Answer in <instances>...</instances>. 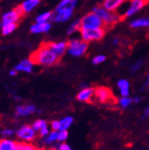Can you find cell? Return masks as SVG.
Here are the masks:
<instances>
[{
    "instance_id": "1",
    "label": "cell",
    "mask_w": 149,
    "mask_h": 150,
    "mask_svg": "<svg viewBox=\"0 0 149 150\" xmlns=\"http://www.w3.org/2000/svg\"><path fill=\"white\" fill-rule=\"evenodd\" d=\"M29 59L33 62V64L49 67L57 64L59 62L61 58H59L49 48L47 42H44L39 47L38 50H35L30 55Z\"/></svg>"
},
{
    "instance_id": "2",
    "label": "cell",
    "mask_w": 149,
    "mask_h": 150,
    "mask_svg": "<svg viewBox=\"0 0 149 150\" xmlns=\"http://www.w3.org/2000/svg\"><path fill=\"white\" fill-rule=\"evenodd\" d=\"M92 12H94L102 19V23L105 28L114 26L123 19L121 14H119L117 12H110L106 9H104L102 6H94Z\"/></svg>"
},
{
    "instance_id": "3",
    "label": "cell",
    "mask_w": 149,
    "mask_h": 150,
    "mask_svg": "<svg viewBox=\"0 0 149 150\" xmlns=\"http://www.w3.org/2000/svg\"><path fill=\"white\" fill-rule=\"evenodd\" d=\"M88 50V42L80 40L72 39L68 42L67 52L72 57H81L86 53Z\"/></svg>"
},
{
    "instance_id": "4",
    "label": "cell",
    "mask_w": 149,
    "mask_h": 150,
    "mask_svg": "<svg viewBox=\"0 0 149 150\" xmlns=\"http://www.w3.org/2000/svg\"><path fill=\"white\" fill-rule=\"evenodd\" d=\"M81 40L86 42L101 40L105 35V28H81L80 30Z\"/></svg>"
},
{
    "instance_id": "5",
    "label": "cell",
    "mask_w": 149,
    "mask_h": 150,
    "mask_svg": "<svg viewBox=\"0 0 149 150\" xmlns=\"http://www.w3.org/2000/svg\"><path fill=\"white\" fill-rule=\"evenodd\" d=\"M81 28H105L102 23V19L94 12L88 13L83 18H81Z\"/></svg>"
},
{
    "instance_id": "6",
    "label": "cell",
    "mask_w": 149,
    "mask_h": 150,
    "mask_svg": "<svg viewBox=\"0 0 149 150\" xmlns=\"http://www.w3.org/2000/svg\"><path fill=\"white\" fill-rule=\"evenodd\" d=\"M94 98L98 103H108L110 102H114V94L108 87L99 86L94 89Z\"/></svg>"
},
{
    "instance_id": "7",
    "label": "cell",
    "mask_w": 149,
    "mask_h": 150,
    "mask_svg": "<svg viewBox=\"0 0 149 150\" xmlns=\"http://www.w3.org/2000/svg\"><path fill=\"white\" fill-rule=\"evenodd\" d=\"M23 15L24 13L21 11L19 6H18L17 8H15L9 12L6 13L5 15H3L2 21H1V23H0V27L3 28L4 26L9 23H18Z\"/></svg>"
},
{
    "instance_id": "8",
    "label": "cell",
    "mask_w": 149,
    "mask_h": 150,
    "mask_svg": "<svg viewBox=\"0 0 149 150\" xmlns=\"http://www.w3.org/2000/svg\"><path fill=\"white\" fill-rule=\"evenodd\" d=\"M17 137L25 142H32L36 138V131L32 128V126L28 125H22L20 128L16 131Z\"/></svg>"
},
{
    "instance_id": "9",
    "label": "cell",
    "mask_w": 149,
    "mask_h": 150,
    "mask_svg": "<svg viewBox=\"0 0 149 150\" xmlns=\"http://www.w3.org/2000/svg\"><path fill=\"white\" fill-rule=\"evenodd\" d=\"M40 112L41 111L37 108L36 105L31 103H28V104H22V105H18L16 108V114H15V116L17 118H20V117H27L30 115H33L35 112Z\"/></svg>"
},
{
    "instance_id": "10",
    "label": "cell",
    "mask_w": 149,
    "mask_h": 150,
    "mask_svg": "<svg viewBox=\"0 0 149 150\" xmlns=\"http://www.w3.org/2000/svg\"><path fill=\"white\" fill-rule=\"evenodd\" d=\"M145 0H130L129 1V6L125 10L124 17V18H130L133 15H136L137 12H139L143 7L146 5Z\"/></svg>"
},
{
    "instance_id": "11",
    "label": "cell",
    "mask_w": 149,
    "mask_h": 150,
    "mask_svg": "<svg viewBox=\"0 0 149 150\" xmlns=\"http://www.w3.org/2000/svg\"><path fill=\"white\" fill-rule=\"evenodd\" d=\"M49 48L54 52V53L59 57L61 58L64 53L67 51L68 48V42L61 41V42H47Z\"/></svg>"
},
{
    "instance_id": "12",
    "label": "cell",
    "mask_w": 149,
    "mask_h": 150,
    "mask_svg": "<svg viewBox=\"0 0 149 150\" xmlns=\"http://www.w3.org/2000/svg\"><path fill=\"white\" fill-rule=\"evenodd\" d=\"M93 98H94V88L92 87L81 89L76 96V99L83 103H91Z\"/></svg>"
},
{
    "instance_id": "13",
    "label": "cell",
    "mask_w": 149,
    "mask_h": 150,
    "mask_svg": "<svg viewBox=\"0 0 149 150\" xmlns=\"http://www.w3.org/2000/svg\"><path fill=\"white\" fill-rule=\"evenodd\" d=\"M123 3L122 0H104L102 6L110 12H117Z\"/></svg>"
},
{
    "instance_id": "14",
    "label": "cell",
    "mask_w": 149,
    "mask_h": 150,
    "mask_svg": "<svg viewBox=\"0 0 149 150\" xmlns=\"http://www.w3.org/2000/svg\"><path fill=\"white\" fill-rule=\"evenodd\" d=\"M33 65H34L33 62L29 59H23V61L16 65L15 70L17 71H23L27 73H30L32 72V70H33Z\"/></svg>"
},
{
    "instance_id": "15",
    "label": "cell",
    "mask_w": 149,
    "mask_h": 150,
    "mask_svg": "<svg viewBox=\"0 0 149 150\" xmlns=\"http://www.w3.org/2000/svg\"><path fill=\"white\" fill-rule=\"evenodd\" d=\"M117 87L119 89L122 97H129L130 94V82L125 80L121 79L117 81Z\"/></svg>"
},
{
    "instance_id": "16",
    "label": "cell",
    "mask_w": 149,
    "mask_h": 150,
    "mask_svg": "<svg viewBox=\"0 0 149 150\" xmlns=\"http://www.w3.org/2000/svg\"><path fill=\"white\" fill-rule=\"evenodd\" d=\"M72 16L71 10H59L55 11V15L53 16V20L55 22H66L69 20Z\"/></svg>"
},
{
    "instance_id": "17",
    "label": "cell",
    "mask_w": 149,
    "mask_h": 150,
    "mask_svg": "<svg viewBox=\"0 0 149 150\" xmlns=\"http://www.w3.org/2000/svg\"><path fill=\"white\" fill-rule=\"evenodd\" d=\"M78 0H61L56 8V11L59 10H71L75 8Z\"/></svg>"
},
{
    "instance_id": "18",
    "label": "cell",
    "mask_w": 149,
    "mask_h": 150,
    "mask_svg": "<svg viewBox=\"0 0 149 150\" xmlns=\"http://www.w3.org/2000/svg\"><path fill=\"white\" fill-rule=\"evenodd\" d=\"M51 28V24L49 22H45V23H36L31 26L30 31L34 34H39V33H44L48 32Z\"/></svg>"
},
{
    "instance_id": "19",
    "label": "cell",
    "mask_w": 149,
    "mask_h": 150,
    "mask_svg": "<svg viewBox=\"0 0 149 150\" xmlns=\"http://www.w3.org/2000/svg\"><path fill=\"white\" fill-rule=\"evenodd\" d=\"M41 0H26L25 2L22 3L19 6V8L21 9V11L24 13V15L26 13L30 12L35 6H38L40 3Z\"/></svg>"
},
{
    "instance_id": "20",
    "label": "cell",
    "mask_w": 149,
    "mask_h": 150,
    "mask_svg": "<svg viewBox=\"0 0 149 150\" xmlns=\"http://www.w3.org/2000/svg\"><path fill=\"white\" fill-rule=\"evenodd\" d=\"M130 28H149V18H136L130 22Z\"/></svg>"
},
{
    "instance_id": "21",
    "label": "cell",
    "mask_w": 149,
    "mask_h": 150,
    "mask_svg": "<svg viewBox=\"0 0 149 150\" xmlns=\"http://www.w3.org/2000/svg\"><path fill=\"white\" fill-rule=\"evenodd\" d=\"M17 142L8 138L0 139V150H15Z\"/></svg>"
},
{
    "instance_id": "22",
    "label": "cell",
    "mask_w": 149,
    "mask_h": 150,
    "mask_svg": "<svg viewBox=\"0 0 149 150\" xmlns=\"http://www.w3.org/2000/svg\"><path fill=\"white\" fill-rule=\"evenodd\" d=\"M58 132L59 131L52 130L47 137H42L41 142L44 145H51V144H54L55 142H58Z\"/></svg>"
},
{
    "instance_id": "23",
    "label": "cell",
    "mask_w": 149,
    "mask_h": 150,
    "mask_svg": "<svg viewBox=\"0 0 149 150\" xmlns=\"http://www.w3.org/2000/svg\"><path fill=\"white\" fill-rule=\"evenodd\" d=\"M73 117L72 116H65L61 120H59V123H61V130H67L73 124Z\"/></svg>"
},
{
    "instance_id": "24",
    "label": "cell",
    "mask_w": 149,
    "mask_h": 150,
    "mask_svg": "<svg viewBox=\"0 0 149 150\" xmlns=\"http://www.w3.org/2000/svg\"><path fill=\"white\" fill-rule=\"evenodd\" d=\"M53 16H54L53 13L50 11L42 13L36 18V23H45V22H48L51 18H53Z\"/></svg>"
},
{
    "instance_id": "25",
    "label": "cell",
    "mask_w": 149,
    "mask_h": 150,
    "mask_svg": "<svg viewBox=\"0 0 149 150\" xmlns=\"http://www.w3.org/2000/svg\"><path fill=\"white\" fill-rule=\"evenodd\" d=\"M81 28V19H76L74 20L72 23L70 25L68 28V34L71 35L73 33H75L77 31H80Z\"/></svg>"
},
{
    "instance_id": "26",
    "label": "cell",
    "mask_w": 149,
    "mask_h": 150,
    "mask_svg": "<svg viewBox=\"0 0 149 150\" xmlns=\"http://www.w3.org/2000/svg\"><path fill=\"white\" fill-rule=\"evenodd\" d=\"M132 103H133V98H130V97H122V98L118 100L119 106L123 109L128 108Z\"/></svg>"
},
{
    "instance_id": "27",
    "label": "cell",
    "mask_w": 149,
    "mask_h": 150,
    "mask_svg": "<svg viewBox=\"0 0 149 150\" xmlns=\"http://www.w3.org/2000/svg\"><path fill=\"white\" fill-rule=\"evenodd\" d=\"M32 128L36 131V132H39L40 129L44 128V127L48 126V123L47 121H45V120H42V119H39L37 120V121H35L33 124H32Z\"/></svg>"
},
{
    "instance_id": "28",
    "label": "cell",
    "mask_w": 149,
    "mask_h": 150,
    "mask_svg": "<svg viewBox=\"0 0 149 150\" xmlns=\"http://www.w3.org/2000/svg\"><path fill=\"white\" fill-rule=\"evenodd\" d=\"M18 28V24L17 23H9L6 24V26H4L2 28V33L3 35H8L10 33H12L15 29Z\"/></svg>"
},
{
    "instance_id": "29",
    "label": "cell",
    "mask_w": 149,
    "mask_h": 150,
    "mask_svg": "<svg viewBox=\"0 0 149 150\" xmlns=\"http://www.w3.org/2000/svg\"><path fill=\"white\" fill-rule=\"evenodd\" d=\"M69 137V133L67 130H59L58 132V142L59 143H63L67 139H68Z\"/></svg>"
},
{
    "instance_id": "30",
    "label": "cell",
    "mask_w": 149,
    "mask_h": 150,
    "mask_svg": "<svg viewBox=\"0 0 149 150\" xmlns=\"http://www.w3.org/2000/svg\"><path fill=\"white\" fill-rule=\"evenodd\" d=\"M14 134H16V131L11 128H5L0 131V136L6 138V137H11L14 136Z\"/></svg>"
},
{
    "instance_id": "31",
    "label": "cell",
    "mask_w": 149,
    "mask_h": 150,
    "mask_svg": "<svg viewBox=\"0 0 149 150\" xmlns=\"http://www.w3.org/2000/svg\"><path fill=\"white\" fill-rule=\"evenodd\" d=\"M143 61H141V59H139V61L133 62L131 66V71L132 72H136V71H138L141 68H142L143 66Z\"/></svg>"
},
{
    "instance_id": "32",
    "label": "cell",
    "mask_w": 149,
    "mask_h": 150,
    "mask_svg": "<svg viewBox=\"0 0 149 150\" xmlns=\"http://www.w3.org/2000/svg\"><path fill=\"white\" fill-rule=\"evenodd\" d=\"M105 59H106V57H105V56L100 54V55L95 56V57L93 59V63L94 65H99V64H101V63H102V62H105Z\"/></svg>"
},
{
    "instance_id": "33",
    "label": "cell",
    "mask_w": 149,
    "mask_h": 150,
    "mask_svg": "<svg viewBox=\"0 0 149 150\" xmlns=\"http://www.w3.org/2000/svg\"><path fill=\"white\" fill-rule=\"evenodd\" d=\"M50 127L53 131H59L61 130V123L59 120H54L50 123Z\"/></svg>"
},
{
    "instance_id": "34",
    "label": "cell",
    "mask_w": 149,
    "mask_h": 150,
    "mask_svg": "<svg viewBox=\"0 0 149 150\" xmlns=\"http://www.w3.org/2000/svg\"><path fill=\"white\" fill-rule=\"evenodd\" d=\"M57 150H72L71 147L66 143H59L56 146Z\"/></svg>"
},
{
    "instance_id": "35",
    "label": "cell",
    "mask_w": 149,
    "mask_h": 150,
    "mask_svg": "<svg viewBox=\"0 0 149 150\" xmlns=\"http://www.w3.org/2000/svg\"><path fill=\"white\" fill-rule=\"evenodd\" d=\"M49 133H50V132H49V126L44 127V128H42V129H40V130L39 131V134H40V137L41 138L47 137Z\"/></svg>"
},
{
    "instance_id": "36",
    "label": "cell",
    "mask_w": 149,
    "mask_h": 150,
    "mask_svg": "<svg viewBox=\"0 0 149 150\" xmlns=\"http://www.w3.org/2000/svg\"><path fill=\"white\" fill-rule=\"evenodd\" d=\"M148 117H149V106H147V107L144 110L143 114H142V116H141V119L145 120V119H147Z\"/></svg>"
},
{
    "instance_id": "37",
    "label": "cell",
    "mask_w": 149,
    "mask_h": 150,
    "mask_svg": "<svg viewBox=\"0 0 149 150\" xmlns=\"http://www.w3.org/2000/svg\"><path fill=\"white\" fill-rule=\"evenodd\" d=\"M148 87H149V71L146 73L145 81V84H144V88H148Z\"/></svg>"
},
{
    "instance_id": "38",
    "label": "cell",
    "mask_w": 149,
    "mask_h": 150,
    "mask_svg": "<svg viewBox=\"0 0 149 150\" xmlns=\"http://www.w3.org/2000/svg\"><path fill=\"white\" fill-rule=\"evenodd\" d=\"M112 43H113V45H114V46H117V45L120 43V40H119V38H114L113 40H112Z\"/></svg>"
},
{
    "instance_id": "39",
    "label": "cell",
    "mask_w": 149,
    "mask_h": 150,
    "mask_svg": "<svg viewBox=\"0 0 149 150\" xmlns=\"http://www.w3.org/2000/svg\"><path fill=\"white\" fill-rule=\"evenodd\" d=\"M141 102V98L139 96H135L133 98V103H139Z\"/></svg>"
},
{
    "instance_id": "40",
    "label": "cell",
    "mask_w": 149,
    "mask_h": 150,
    "mask_svg": "<svg viewBox=\"0 0 149 150\" xmlns=\"http://www.w3.org/2000/svg\"><path fill=\"white\" fill-rule=\"evenodd\" d=\"M17 71L16 70H11L10 71H9V75L10 76H15V75H17Z\"/></svg>"
},
{
    "instance_id": "41",
    "label": "cell",
    "mask_w": 149,
    "mask_h": 150,
    "mask_svg": "<svg viewBox=\"0 0 149 150\" xmlns=\"http://www.w3.org/2000/svg\"><path fill=\"white\" fill-rule=\"evenodd\" d=\"M123 2H126V1H130V0H122Z\"/></svg>"
},
{
    "instance_id": "42",
    "label": "cell",
    "mask_w": 149,
    "mask_h": 150,
    "mask_svg": "<svg viewBox=\"0 0 149 150\" xmlns=\"http://www.w3.org/2000/svg\"><path fill=\"white\" fill-rule=\"evenodd\" d=\"M145 1H146V2L148 3V2H149V0H145Z\"/></svg>"
},
{
    "instance_id": "43",
    "label": "cell",
    "mask_w": 149,
    "mask_h": 150,
    "mask_svg": "<svg viewBox=\"0 0 149 150\" xmlns=\"http://www.w3.org/2000/svg\"><path fill=\"white\" fill-rule=\"evenodd\" d=\"M147 150H149V148H148V149H147Z\"/></svg>"
}]
</instances>
